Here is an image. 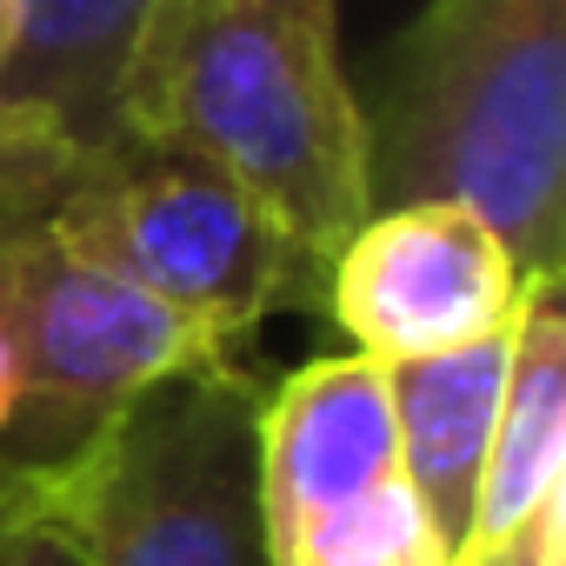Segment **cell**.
I'll return each mask as SVG.
<instances>
[{
	"label": "cell",
	"mask_w": 566,
	"mask_h": 566,
	"mask_svg": "<svg viewBox=\"0 0 566 566\" xmlns=\"http://www.w3.org/2000/svg\"><path fill=\"white\" fill-rule=\"evenodd\" d=\"M120 134L207 160L321 266L374 213L340 0H154L120 74Z\"/></svg>",
	"instance_id": "obj_1"
},
{
	"label": "cell",
	"mask_w": 566,
	"mask_h": 566,
	"mask_svg": "<svg viewBox=\"0 0 566 566\" xmlns=\"http://www.w3.org/2000/svg\"><path fill=\"white\" fill-rule=\"evenodd\" d=\"M367 200H453L526 273L566 266V0H427L387 48Z\"/></svg>",
	"instance_id": "obj_2"
},
{
	"label": "cell",
	"mask_w": 566,
	"mask_h": 566,
	"mask_svg": "<svg viewBox=\"0 0 566 566\" xmlns=\"http://www.w3.org/2000/svg\"><path fill=\"white\" fill-rule=\"evenodd\" d=\"M41 220L74 260L200 321L233 354L260 334L266 314L327 294V266L253 193H240L207 160L134 134L74 160Z\"/></svg>",
	"instance_id": "obj_3"
},
{
	"label": "cell",
	"mask_w": 566,
	"mask_h": 566,
	"mask_svg": "<svg viewBox=\"0 0 566 566\" xmlns=\"http://www.w3.org/2000/svg\"><path fill=\"white\" fill-rule=\"evenodd\" d=\"M87 566H273L260 506V387L240 360L127 400L67 460Z\"/></svg>",
	"instance_id": "obj_4"
},
{
	"label": "cell",
	"mask_w": 566,
	"mask_h": 566,
	"mask_svg": "<svg viewBox=\"0 0 566 566\" xmlns=\"http://www.w3.org/2000/svg\"><path fill=\"white\" fill-rule=\"evenodd\" d=\"M0 340L21 380L0 427L8 467H67L147 387L240 360L200 321L74 260L34 207H0Z\"/></svg>",
	"instance_id": "obj_5"
},
{
	"label": "cell",
	"mask_w": 566,
	"mask_h": 566,
	"mask_svg": "<svg viewBox=\"0 0 566 566\" xmlns=\"http://www.w3.org/2000/svg\"><path fill=\"white\" fill-rule=\"evenodd\" d=\"M513 247L453 200L367 213L327 260V307L354 354L394 367L506 334L526 294Z\"/></svg>",
	"instance_id": "obj_6"
},
{
	"label": "cell",
	"mask_w": 566,
	"mask_h": 566,
	"mask_svg": "<svg viewBox=\"0 0 566 566\" xmlns=\"http://www.w3.org/2000/svg\"><path fill=\"white\" fill-rule=\"evenodd\" d=\"M400 473L394 394L387 367L367 354H327L280 380L260 400V506L266 539L294 533L301 520L347 506L354 493Z\"/></svg>",
	"instance_id": "obj_7"
},
{
	"label": "cell",
	"mask_w": 566,
	"mask_h": 566,
	"mask_svg": "<svg viewBox=\"0 0 566 566\" xmlns=\"http://www.w3.org/2000/svg\"><path fill=\"white\" fill-rule=\"evenodd\" d=\"M0 54V134H28L61 154L120 140V74L154 0H8Z\"/></svg>",
	"instance_id": "obj_8"
},
{
	"label": "cell",
	"mask_w": 566,
	"mask_h": 566,
	"mask_svg": "<svg viewBox=\"0 0 566 566\" xmlns=\"http://www.w3.org/2000/svg\"><path fill=\"white\" fill-rule=\"evenodd\" d=\"M559 486H566V307H559V273H533L506 340V380L460 566L513 539L533 520V506L553 500Z\"/></svg>",
	"instance_id": "obj_9"
},
{
	"label": "cell",
	"mask_w": 566,
	"mask_h": 566,
	"mask_svg": "<svg viewBox=\"0 0 566 566\" xmlns=\"http://www.w3.org/2000/svg\"><path fill=\"white\" fill-rule=\"evenodd\" d=\"M506 340H513V327L486 334L473 347H453V354L387 367L400 473L420 493V506L433 513L453 559H467V539H473V500H480L493 407H500V380H506Z\"/></svg>",
	"instance_id": "obj_10"
},
{
	"label": "cell",
	"mask_w": 566,
	"mask_h": 566,
	"mask_svg": "<svg viewBox=\"0 0 566 566\" xmlns=\"http://www.w3.org/2000/svg\"><path fill=\"white\" fill-rule=\"evenodd\" d=\"M273 566H460L407 473L354 493L273 539Z\"/></svg>",
	"instance_id": "obj_11"
},
{
	"label": "cell",
	"mask_w": 566,
	"mask_h": 566,
	"mask_svg": "<svg viewBox=\"0 0 566 566\" xmlns=\"http://www.w3.org/2000/svg\"><path fill=\"white\" fill-rule=\"evenodd\" d=\"M0 566H87L67 467L0 460Z\"/></svg>",
	"instance_id": "obj_12"
},
{
	"label": "cell",
	"mask_w": 566,
	"mask_h": 566,
	"mask_svg": "<svg viewBox=\"0 0 566 566\" xmlns=\"http://www.w3.org/2000/svg\"><path fill=\"white\" fill-rule=\"evenodd\" d=\"M473 566H566V486L533 506V520Z\"/></svg>",
	"instance_id": "obj_13"
},
{
	"label": "cell",
	"mask_w": 566,
	"mask_h": 566,
	"mask_svg": "<svg viewBox=\"0 0 566 566\" xmlns=\"http://www.w3.org/2000/svg\"><path fill=\"white\" fill-rule=\"evenodd\" d=\"M14 394H21V380H14V354H8V340H0V427H8V413H14Z\"/></svg>",
	"instance_id": "obj_14"
},
{
	"label": "cell",
	"mask_w": 566,
	"mask_h": 566,
	"mask_svg": "<svg viewBox=\"0 0 566 566\" xmlns=\"http://www.w3.org/2000/svg\"><path fill=\"white\" fill-rule=\"evenodd\" d=\"M8 21H14V8H8V0H0V54H8Z\"/></svg>",
	"instance_id": "obj_15"
}]
</instances>
